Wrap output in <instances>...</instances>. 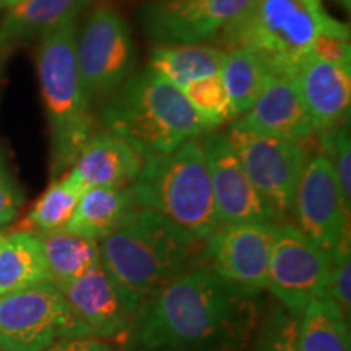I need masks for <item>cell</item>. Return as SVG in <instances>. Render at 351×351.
<instances>
[{
  "label": "cell",
  "instance_id": "6da1fadb",
  "mask_svg": "<svg viewBox=\"0 0 351 351\" xmlns=\"http://www.w3.org/2000/svg\"><path fill=\"white\" fill-rule=\"evenodd\" d=\"M244 295L204 262L195 263L140 307L122 339L124 351H244L258 320Z\"/></svg>",
  "mask_w": 351,
  "mask_h": 351
},
{
  "label": "cell",
  "instance_id": "7a4b0ae2",
  "mask_svg": "<svg viewBox=\"0 0 351 351\" xmlns=\"http://www.w3.org/2000/svg\"><path fill=\"white\" fill-rule=\"evenodd\" d=\"M195 244L199 243L163 217L138 208L99 241L101 263L137 314L150 298L195 265Z\"/></svg>",
  "mask_w": 351,
  "mask_h": 351
},
{
  "label": "cell",
  "instance_id": "3957f363",
  "mask_svg": "<svg viewBox=\"0 0 351 351\" xmlns=\"http://www.w3.org/2000/svg\"><path fill=\"white\" fill-rule=\"evenodd\" d=\"M101 122L143 160L168 155L187 140L212 132L182 91L150 67L132 73L106 101Z\"/></svg>",
  "mask_w": 351,
  "mask_h": 351
},
{
  "label": "cell",
  "instance_id": "277c9868",
  "mask_svg": "<svg viewBox=\"0 0 351 351\" xmlns=\"http://www.w3.org/2000/svg\"><path fill=\"white\" fill-rule=\"evenodd\" d=\"M130 189L140 208L158 213L197 243L219 225L202 137L145 160Z\"/></svg>",
  "mask_w": 351,
  "mask_h": 351
},
{
  "label": "cell",
  "instance_id": "5b68a950",
  "mask_svg": "<svg viewBox=\"0 0 351 351\" xmlns=\"http://www.w3.org/2000/svg\"><path fill=\"white\" fill-rule=\"evenodd\" d=\"M327 16L322 0H252L215 39L225 52H252L275 77H295Z\"/></svg>",
  "mask_w": 351,
  "mask_h": 351
},
{
  "label": "cell",
  "instance_id": "8992f818",
  "mask_svg": "<svg viewBox=\"0 0 351 351\" xmlns=\"http://www.w3.org/2000/svg\"><path fill=\"white\" fill-rule=\"evenodd\" d=\"M78 20L44 34L36 51L39 86L52 135V174L72 168L96 132V121L83 91L77 62Z\"/></svg>",
  "mask_w": 351,
  "mask_h": 351
},
{
  "label": "cell",
  "instance_id": "52a82bcc",
  "mask_svg": "<svg viewBox=\"0 0 351 351\" xmlns=\"http://www.w3.org/2000/svg\"><path fill=\"white\" fill-rule=\"evenodd\" d=\"M77 337L93 335L54 283L0 296V351H46Z\"/></svg>",
  "mask_w": 351,
  "mask_h": 351
},
{
  "label": "cell",
  "instance_id": "ba28073f",
  "mask_svg": "<svg viewBox=\"0 0 351 351\" xmlns=\"http://www.w3.org/2000/svg\"><path fill=\"white\" fill-rule=\"evenodd\" d=\"M77 62L91 108L111 98L134 73L137 49L129 25L116 8L98 7L86 16L77 36Z\"/></svg>",
  "mask_w": 351,
  "mask_h": 351
},
{
  "label": "cell",
  "instance_id": "9c48e42d",
  "mask_svg": "<svg viewBox=\"0 0 351 351\" xmlns=\"http://www.w3.org/2000/svg\"><path fill=\"white\" fill-rule=\"evenodd\" d=\"M228 138L249 181L274 212L276 221L291 217L298 182L309 160L304 142L230 125Z\"/></svg>",
  "mask_w": 351,
  "mask_h": 351
},
{
  "label": "cell",
  "instance_id": "30bf717a",
  "mask_svg": "<svg viewBox=\"0 0 351 351\" xmlns=\"http://www.w3.org/2000/svg\"><path fill=\"white\" fill-rule=\"evenodd\" d=\"M332 258L293 225L278 223L267 289L288 313L301 317L311 302L327 298Z\"/></svg>",
  "mask_w": 351,
  "mask_h": 351
},
{
  "label": "cell",
  "instance_id": "8fae6325",
  "mask_svg": "<svg viewBox=\"0 0 351 351\" xmlns=\"http://www.w3.org/2000/svg\"><path fill=\"white\" fill-rule=\"evenodd\" d=\"M278 223L218 225L205 239L204 263L230 287L257 296L269 283L271 249Z\"/></svg>",
  "mask_w": 351,
  "mask_h": 351
},
{
  "label": "cell",
  "instance_id": "7c38bea8",
  "mask_svg": "<svg viewBox=\"0 0 351 351\" xmlns=\"http://www.w3.org/2000/svg\"><path fill=\"white\" fill-rule=\"evenodd\" d=\"M291 217L298 230L332 254L350 239V210L345 207L330 161L322 153L309 156L298 182Z\"/></svg>",
  "mask_w": 351,
  "mask_h": 351
},
{
  "label": "cell",
  "instance_id": "4fadbf2b",
  "mask_svg": "<svg viewBox=\"0 0 351 351\" xmlns=\"http://www.w3.org/2000/svg\"><path fill=\"white\" fill-rule=\"evenodd\" d=\"M252 0H155L143 10V29L156 44L215 41Z\"/></svg>",
  "mask_w": 351,
  "mask_h": 351
},
{
  "label": "cell",
  "instance_id": "5bb4252c",
  "mask_svg": "<svg viewBox=\"0 0 351 351\" xmlns=\"http://www.w3.org/2000/svg\"><path fill=\"white\" fill-rule=\"evenodd\" d=\"M202 145L219 225L276 223L274 212L249 181L228 135L217 130L207 132L202 135Z\"/></svg>",
  "mask_w": 351,
  "mask_h": 351
},
{
  "label": "cell",
  "instance_id": "9a60e30c",
  "mask_svg": "<svg viewBox=\"0 0 351 351\" xmlns=\"http://www.w3.org/2000/svg\"><path fill=\"white\" fill-rule=\"evenodd\" d=\"M57 288L95 339L122 341L129 332L135 313L103 263Z\"/></svg>",
  "mask_w": 351,
  "mask_h": 351
},
{
  "label": "cell",
  "instance_id": "2e32d148",
  "mask_svg": "<svg viewBox=\"0 0 351 351\" xmlns=\"http://www.w3.org/2000/svg\"><path fill=\"white\" fill-rule=\"evenodd\" d=\"M231 125L298 142H306L317 132L293 77L271 78L252 108Z\"/></svg>",
  "mask_w": 351,
  "mask_h": 351
},
{
  "label": "cell",
  "instance_id": "e0dca14e",
  "mask_svg": "<svg viewBox=\"0 0 351 351\" xmlns=\"http://www.w3.org/2000/svg\"><path fill=\"white\" fill-rule=\"evenodd\" d=\"M293 78L315 130L324 132L348 122L351 69L307 57Z\"/></svg>",
  "mask_w": 351,
  "mask_h": 351
},
{
  "label": "cell",
  "instance_id": "ac0fdd59",
  "mask_svg": "<svg viewBox=\"0 0 351 351\" xmlns=\"http://www.w3.org/2000/svg\"><path fill=\"white\" fill-rule=\"evenodd\" d=\"M143 156L111 130H96L67 173L83 189L125 187L137 179Z\"/></svg>",
  "mask_w": 351,
  "mask_h": 351
},
{
  "label": "cell",
  "instance_id": "d6986e66",
  "mask_svg": "<svg viewBox=\"0 0 351 351\" xmlns=\"http://www.w3.org/2000/svg\"><path fill=\"white\" fill-rule=\"evenodd\" d=\"M90 0H21L0 23V57L80 19Z\"/></svg>",
  "mask_w": 351,
  "mask_h": 351
},
{
  "label": "cell",
  "instance_id": "ffe728a7",
  "mask_svg": "<svg viewBox=\"0 0 351 351\" xmlns=\"http://www.w3.org/2000/svg\"><path fill=\"white\" fill-rule=\"evenodd\" d=\"M138 208L130 186L88 187L78 199L65 230L99 243L124 225Z\"/></svg>",
  "mask_w": 351,
  "mask_h": 351
},
{
  "label": "cell",
  "instance_id": "44dd1931",
  "mask_svg": "<svg viewBox=\"0 0 351 351\" xmlns=\"http://www.w3.org/2000/svg\"><path fill=\"white\" fill-rule=\"evenodd\" d=\"M225 56L213 44H156L148 67L181 90L194 80L219 75Z\"/></svg>",
  "mask_w": 351,
  "mask_h": 351
},
{
  "label": "cell",
  "instance_id": "7402d4cb",
  "mask_svg": "<svg viewBox=\"0 0 351 351\" xmlns=\"http://www.w3.org/2000/svg\"><path fill=\"white\" fill-rule=\"evenodd\" d=\"M46 282L51 278L36 232L0 234V296Z\"/></svg>",
  "mask_w": 351,
  "mask_h": 351
},
{
  "label": "cell",
  "instance_id": "603a6c76",
  "mask_svg": "<svg viewBox=\"0 0 351 351\" xmlns=\"http://www.w3.org/2000/svg\"><path fill=\"white\" fill-rule=\"evenodd\" d=\"M51 283L62 285L80 278L101 263L99 243L67 230L36 232Z\"/></svg>",
  "mask_w": 351,
  "mask_h": 351
},
{
  "label": "cell",
  "instance_id": "cb8c5ba5",
  "mask_svg": "<svg viewBox=\"0 0 351 351\" xmlns=\"http://www.w3.org/2000/svg\"><path fill=\"white\" fill-rule=\"evenodd\" d=\"M232 116L239 117L252 108L275 75L265 64L244 49L228 51L221 73Z\"/></svg>",
  "mask_w": 351,
  "mask_h": 351
},
{
  "label": "cell",
  "instance_id": "d4e9b609",
  "mask_svg": "<svg viewBox=\"0 0 351 351\" xmlns=\"http://www.w3.org/2000/svg\"><path fill=\"white\" fill-rule=\"evenodd\" d=\"M300 351H350L348 319L330 298H319L302 313Z\"/></svg>",
  "mask_w": 351,
  "mask_h": 351
},
{
  "label": "cell",
  "instance_id": "484cf974",
  "mask_svg": "<svg viewBox=\"0 0 351 351\" xmlns=\"http://www.w3.org/2000/svg\"><path fill=\"white\" fill-rule=\"evenodd\" d=\"M85 191L72 176L64 173L34 202L33 208L21 223V230L33 232L65 230Z\"/></svg>",
  "mask_w": 351,
  "mask_h": 351
},
{
  "label": "cell",
  "instance_id": "4316f807",
  "mask_svg": "<svg viewBox=\"0 0 351 351\" xmlns=\"http://www.w3.org/2000/svg\"><path fill=\"white\" fill-rule=\"evenodd\" d=\"M181 91L210 130L234 121L221 75L194 80L181 88Z\"/></svg>",
  "mask_w": 351,
  "mask_h": 351
},
{
  "label": "cell",
  "instance_id": "83f0119b",
  "mask_svg": "<svg viewBox=\"0 0 351 351\" xmlns=\"http://www.w3.org/2000/svg\"><path fill=\"white\" fill-rule=\"evenodd\" d=\"M254 351H300V317L271 306L258 320Z\"/></svg>",
  "mask_w": 351,
  "mask_h": 351
},
{
  "label": "cell",
  "instance_id": "f1b7e54d",
  "mask_svg": "<svg viewBox=\"0 0 351 351\" xmlns=\"http://www.w3.org/2000/svg\"><path fill=\"white\" fill-rule=\"evenodd\" d=\"M320 148H322L320 153L330 161L345 207L351 210V147L348 122L320 132Z\"/></svg>",
  "mask_w": 351,
  "mask_h": 351
},
{
  "label": "cell",
  "instance_id": "f546056e",
  "mask_svg": "<svg viewBox=\"0 0 351 351\" xmlns=\"http://www.w3.org/2000/svg\"><path fill=\"white\" fill-rule=\"evenodd\" d=\"M311 57L351 69V39L348 26L328 15L314 39Z\"/></svg>",
  "mask_w": 351,
  "mask_h": 351
},
{
  "label": "cell",
  "instance_id": "4dcf8cb0",
  "mask_svg": "<svg viewBox=\"0 0 351 351\" xmlns=\"http://www.w3.org/2000/svg\"><path fill=\"white\" fill-rule=\"evenodd\" d=\"M332 269L328 280L327 298L340 307L341 313L350 317L351 309V256L350 239L340 244V247L330 256Z\"/></svg>",
  "mask_w": 351,
  "mask_h": 351
},
{
  "label": "cell",
  "instance_id": "1f68e13d",
  "mask_svg": "<svg viewBox=\"0 0 351 351\" xmlns=\"http://www.w3.org/2000/svg\"><path fill=\"white\" fill-rule=\"evenodd\" d=\"M21 204H23V195L19 184L13 179L3 156L0 155V230L10 225L16 218Z\"/></svg>",
  "mask_w": 351,
  "mask_h": 351
},
{
  "label": "cell",
  "instance_id": "d6a6232c",
  "mask_svg": "<svg viewBox=\"0 0 351 351\" xmlns=\"http://www.w3.org/2000/svg\"><path fill=\"white\" fill-rule=\"evenodd\" d=\"M46 351H114L104 340L95 337H77L62 339L52 343Z\"/></svg>",
  "mask_w": 351,
  "mask_h": 351
},
{
  "label": "cell",
  "instance_id": "836d02e7",
  "mask_svg": "<svg viewBox=\"0 0 351 351\" xmlns=\"http://www.w3.org/2000/svg\"><path fill=\"white\" fill-rule=\"evenodd\" d=\"M21 0H0V7H7V8H12L15 5H19Z\"/></svg>",
  "mask_w": 351,
  "mask_h": 351
},
{
  "label": "cell",
  "instance_id": "e575fe53",
  "mask_svg": "<svg viewBox=\"0 0 351 351\" xmlns=\"http://www.w3.org/2000/svg\"><path fill=\"white\" fill-rule=\"evenodd\" d=\"M337 2H340V3H341V5H343V7H346V8H350V2H351V0H337Z\"/></svg>",
  "mask_w": 351,
  "mask_h": 351
}]
</instances>
